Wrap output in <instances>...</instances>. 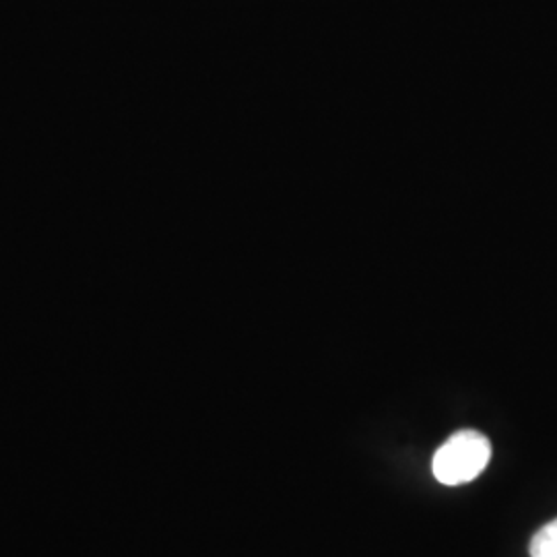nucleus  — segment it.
I'll return each mask as SVG.
<instances>
[{
  "label": "nucleus",
  "instance_id": "obj_1",
  "mask_svg": "<svg viewBox=\"0 0 557 557\" xmlns=\"http://www.w3.org/2000/svg\"><path fill=\"white\" fill-rule=\"evenodd\" d=\"M492 458V442L478 430H460L438 448L432 460L434 478L444 485L478 479Z\"/></svg>",
  "mask_w": 557,
  "mask_h": 557
},
{
  "label": "nucleus",
  "instance_id": "obj_2",
  "mask_svg": "<svg viewBox=\"0 0 557 557\" xmlns=\"http://www.w3.org/2000/svg\"><path fill=\"white\" fill-rule=\"evenodd\" d=\"M529 552L531 557H557V518L539 529Z\"/></svg>",
  "mask_w": 557,
  "mask_h": 557
}]
</instances>
